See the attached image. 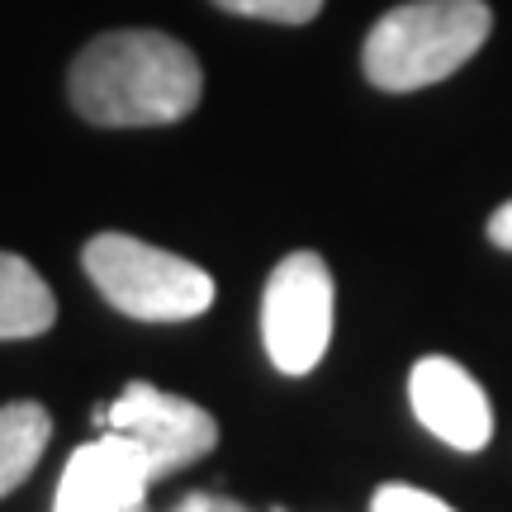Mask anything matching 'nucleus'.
<instances>
[{
    "mask_svg": "<svg viewBox=\"0 0 512 512\" xmlns=\"http://www.w3.org/2000/svg\"><path fill=\"white\" fill-rule=\"evenodd\" d=\"M72 105L100 128L181 124L200 105V57L157 29H119L86 43L72 62Z\"/></svg>",
    "mask_w": 512,
    "mask_h": 512,
    "instance_id": "f257e3e1",
    "label": "nucleus"
},
{
    "mask_svg": "<svg viewBox=\"0 0 512 512\" xmlns=\"http://www.w3.org/2000/svg\"><path fill=\"white\" fill-rule=\"evenodd\" d=\"M494 10L484 0H408L366 34L361 67L380 91H422L460 72L484 48Z\"/></svg>",
    "mask_w": 512,
    "mask_h": 512,
    "instance_id": "f03ea898",
    "label": "nucleus"
},
{
    "mask_svg": "<svg viewBox=\"0 0 512 512\" xmlns=\"http://www.w3.org/2000/svg\"><path fill=\"white\" fill-rule=\"evenodd\" d=\"M81 266L114 309L143 323H185L214 304V275L204 266L128 233H95Z\"/></svg>",
    "mask_w": 512,
    "mask_h": 512,
    "instance_id": "7ed1b4c3",
    "label": "nucleus"
},
{
    "mask_svg": "<svg viewBox=\"0 0 512 512\" xmlns=\"http://www.w3.org/2000/svg\"><path fill=\"white\" fill-rule=\"evenodd\" d=\"M332 271L318 252H290L261 294V342L280 375H309L332 342Z\"/></svg>",
    "mask_w": 512,
    "mask_h": 512,
    "instance_id": "20e7f679",
    "label": "nucleus"
},
{
    "mask_svg": "<svg viewBox=\"0 0 512 512\" xmlns=\"http://www.w3.org/2000/svg\"><path fill=\"white\" fill-rule=\"evenodd\" d=\"M91 422L100 432H119L124 441L138 446L152 484L185 470V465H195V460H204L219 446L214 413H204L200 403H190V399L162 394L157 384H147V380L124 384V394L114 403H95Z\"/></svg>",
    "mask_w": 512,
    "mask_h": 512,
    "instance_id": "39448f33",
    "label": "nucleus"
},
{
    "mask_svg": "<svg viewBox=\"0 0 512 512\" xmlns=\"http://www.w3.org/2000/svg\"><path fill=\"white\" fill-rule=\"evenodd\" d=\"M408 403L422 427L456 451H484L494 441V403L451 356H422L408 370Z\"/></svg>",
    "mask_w": 512,
    "mask_h": 512,
    "instance_id": "423d86ee",
    "label": "nucleus"
},
{
    "mask_svg": "<svg viewBox=\"0 0 512 512\" xmlns=\"http://www.w3.org/2000/svg\"><path fill=\"white\" fill-rule=\"evenodd\" d=\"M147 489H152V475L138 446L119 432H100L67 456L53 512H133L138 503H147Z\"/></svg>",
    "mask_w": 512,
    "mask_h": 512,
    "instance_id": "0eeeda50",
    "label": "nucleus"
},
{
    "mask_svg": "<svg viewBox=\"0 0 512 512\" xmlns=\"http://www.w3.org/2000/svg\"><path fill=\"white\" fill-rule=\"evenodd\" d=\"M57 323V299L48 280L15 252H0V342L43 337Z\"/></svg>",
    "mask_w": 512,
    "mask_h": 512,
    "instance_id": "6e6552de",
    "label": "nucleus"
},
{
    "mask_svg": "<svg viewBox=\"0 0 512 512\" xmlns=\"http://www.w3.org/2000/svg\"><path fill=\"white\" fill-rule=\"evenodd\" d=\"M48 437H53V418L43 403H0V498L15 494L34 475V465L48 451Z\"/></svg>",
    "mask_w": 512,
    "mask_h": 512,
    "instance_id": "1a4fd4ad",
    "label": "nucleus"
},
{
    "mask_svg": "<svg viewBox=\"0 0 512 512\" xmlns=\"http://www.w3.org/2000/svg\"><path fill=\"white\" fill-rule=\"evenodd\" d=\"M228 15H247V19H266V24H309L323 0H214Z\"/></svg>",
    "mask_w": 512,
    "mask_h": 512,
    "instance_id": "9d476101",
    "label": "nucleus"
},
{
    "mask_svg": "<svg viewBox=\"0 0 512 512\" xmlns=\"http://www.w3.org/2000/svg\"><path fill=\"white\" fill-rule=\"evenodd\" d=\"M370 512H456V508L441 503L437 494H427V489H413V484H380L375 498H370Z\"/></svg>",
    "mask_w": 512,
    "mask_h": 512,
    "instance_id": "9b49d317",
    "label": "nucleus"
},
{
    "mask_svg": "<svg viewBox=\"0 0 512 512\" xmlns=\"http://www.w3.org/2000/svg\"><path fill=\"white\" fill-rule=\"evenodd\" d=\"M171 512H252V508H242L238 498H223V494H185Z\"/></svg>",
    "mask_w": 512,
    "mask_h": 512,
    "instance_id": "f8f14e48",
    "label": "nucleus"
},
{
    "mask_svg": "<svg viewBox=\"0 0 512 512\" xmlns=\"http://www.w3.org/2000/svg\"><path fill=\"white\" fill-rule=\"evenodd\" d=\"M489 242L503 247V252H512V200L503 204V209H494V219H489Z\"/></svg>",
    "mask_w": 512,
    "mask_h": 512,
    "instance_id": "ddd939ff",
    "label": "nucleus"
},
{
    "mask_svg": "<svg viewBox=\"0 0 512 512\" xmlns=\"http://www.w3.org/2000/svg\"><path fill=\"white\" fill-rule=\"evenodd\" d=\"M133 512H152V508H147V503H138V508H133Z\"/></svg>",
    "mask_w": 512,
    "mask_h": 512,
    "instance_id": "4468645a",
    "label": "nucleus"
}]
</instances>
